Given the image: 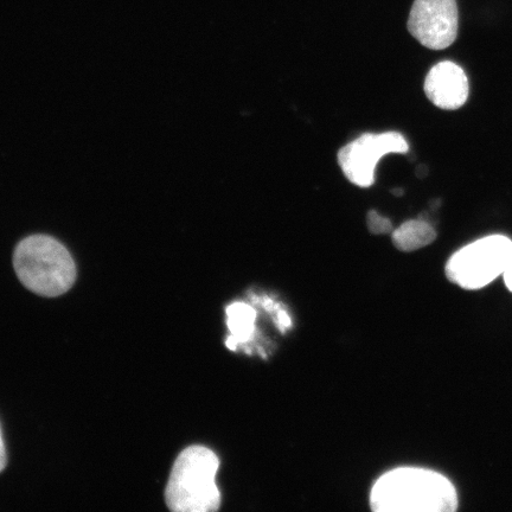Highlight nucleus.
Masks as SVG:
<instances>
[{"instance_id":"f257e3e1","label":"nucleus","mask_w":512,"mask_h":512,"mask_svg":"<svg viewBox=\"0 0 512 512\" xmlns=\"http://www.w3.org/2000/svg\"><path fill=\"white\" fill-rule=\"evenodd\" d=\"M370 504L376 512H453L458 496L450 480L438 472L399 467L376 480Z\"/></svg>"},{"instance_id":"f03ea898","label":"nucleus","mask_w":512,"mask_h":512,"mask_svg":"<svg viewBox=\"0 0 512 512\" xmlns=\"http://www.w3.org/2000/svg\"><path fill=\"white\" fill-rule=\"evenodd\" d=\"M220 459L204 446H191L179 454L165 490V502L174 512H214L221 507L216 485Z\"/></svg>"},{"instance_id":"7ed1b4c3","label":"nucleus","mask_w":512,"mask_h":512,"mask_svg":"<svg viewBox=\"0 0 512 512\" xmlns=\"http://www.w3.org/2000/svg\"><path fill=\"white\" fill-rule=\"evenodd\" d=\"M14 267L21 283L42 297H59L76 280L72 255L60 241L48 235H32L19 242Z\"/></svg>"},{"instance_id":"20e7f679","label":"nucleus","mask_w":512,"mask_h":512,"mask_svg":"<svg viewBox=\"0 0 512 512\" xmlns=\"http://www.w3.org/2000/svg\"><path fill=\"white\" fill-rule=\"evenodd\" d=\"M511 260L512 241L507 236H486L454 253L447 261L446 275L464 290H480L501 277Z\"/></svg>"},{"instance_id":"39448f33","label":"nucleus","mask_w":512,"mask_h":512,"mask_svg":"<svg viewBox=\"0 0 512 512\" xmlns=\"http://www.w3.org/2000/svg\"><path fill=\"white\" fill-rule=\"evenodd\" d=\"M409 145L399 132L366 133L338 152V164L348 181L360 188L375 182L376 166L390 153L406 155Z\"/></svg>"},{"instance_id":"423d86ee","label":"nucleus","mask_w":512,"mask_h":512,"mask_svg":"<svg viewBox=\"0 0 512 512\" xmlns=\"http://www.w3.org/2000/svg\"><path fill=\"white\" fill-rule=\"evenodd\" d=\"M408 30L428 49L451 47L458 35L456 0H415L408 18Z\"/></svg>"},{"instance_id":"0eeeda50","label":"nucleus","mask_w":512,"mask_h":512,"mask_svg":"<svg viewBox=\"0 0 512 512\" xmlns=\"http://www.w3.org/2000/svg\"><path fill=\"white\" fill-rule=\"evenodd\" d=\"M425 93L434 106L445 111H456L469 98V80L458 64L440 62L426 76Z\"/></svg>"},{"instance_id":"6e6552de","label":"nucleus","mask_w":512,"mask_h":512,"mask_svg":"<svg viewBox=\"0 0 512 512\" xmlns=\"http://www.w3.org/2000/svg\"><path fill=\"white\" fill-rule=\"evenodd\" d=\"M437 239V233L430 222L425 220L407 221L393 230L394 246L401 252H414L431 245Z\"/></svg>"},{"instance_id":"1a4fd4ad","label":"nucleus","mask_w":512,"mask_h":512,"mask_svg":"<svg viewBox=\"0 0 512 512\" xmlns=\"http://www.w3.org/2000/svg\"><path fill=\"white\" fill-rule=\"evenodd\" d=\"M256 312L245 303H234L227 307V324L232 336L227 339L230 350L238 349L240 343H245L254 334Z\"/></svg>"},{"instance_id":"9d476101","label":"nucleus","mask_w":512,"mask_h":512,"mask_svg":"<svg viewBox=\"0 0 512 512\" xmlns=\"http://www.w3.org/2000/svg\"><path fill=\"white\" fill-rule=\"evenodd\" d=\"M368 229L371 234L383 235L393 233V224L387 217L377 213L376 210H370L367 216Z\"/></svg>"},{"instance_id":"9b49d317","label":"nucleus","mask_w":512,"mask_h":512,"mask_svg":"<svg viewBox=\"0 0 512 512\" xmlns=\"http://www.w3.org/2000/svg\"><path fill=\"white\" fill-rule=\"evenodd\" d=\"M6 466V450L2 435V430H0V472L5 469Z\"/></svg>"},{"instance_id":"f8f14e48","label":"nucleus","mask_w":512,"mask_h":512,"mask_svg":"<svg viewBox=\"0 0 512 512\" xmlns=\"http://www.w3.org/2000/svg\"><path fill=\"white\" fill-rule=\"evenodd\" d=\"M503 279L505 285L508 287V290L512 292V260L508 265L507 270H505L503 273Z\"/></svg>"},{"instance_id":"ddd939ff","label":"nucleus","mask_w":512,"mask_h":512,"mask_svg":"<svg viewBox=\"0 0 512 512\" xmlns=\"http://www.w3.org/2000/svg\"><path fill=\"white\" fill-rule=\"evenodd\" d=\"M393 192V195L395 196H402L403 195V190L402 189H394L392 190Z\"/></svg>"}]
</instances>
